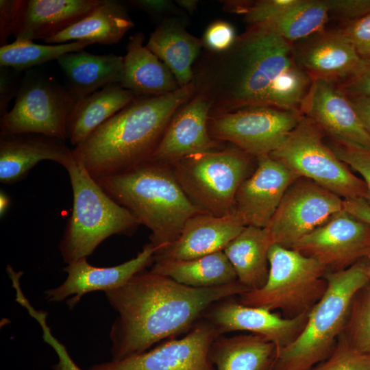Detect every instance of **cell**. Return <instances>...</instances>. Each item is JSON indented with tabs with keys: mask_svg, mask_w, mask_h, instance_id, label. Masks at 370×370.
<instances>
[{
	"mask_svg": "<svg viewBox=\"0 0 370 370\" xmlns=\"http://www.w3.org/2000/svg\"><path fill=\"white\" fill-rule=\"evenodd\" d=\"M193 72L195 94L210 101V115L259 106L300 112L312 82L293 44L264 24L249 25L225 51H205Z\"/></svg>",
	"mask_w": 370,
	"mask_h": 370,
	"instance_id": "cell-1",
	"label": "cell"
},
{
	"mask_svg": "<svg viewBox=\"0 0 370 370\" xmlns=\"http://www.w3.org/2000/svg\"><path fill=\"white\" fill-rule=\"evenodd\" d=\"M248 291L238 281L199 288L151 270L136 273L122 286L105 292L118 312L109 333L112 360L142 353L188 333L212 304Z\"/></svg>",
	"mask_w": 370,
	"mask_h": 370,
	"instance_id": "cell-2",
	"label": "cell"
},
{
	"mask_svg": "<svg viewBox=\"0 0 370 370\" xmlns=\"http://www.w3.org/2000/svg\"><path fill=\"white\" fill-rule=\"evenodd\" d=\"M195 94L192 82L168 94L136 96L74 147V158L95 179L150 160L173 116Z\"/></svg>",
	"mask_w": 370,
	"mask_h": 370,
	"instance_id": "cell-3",
	"label": "cell"
},
{
	"mask_svg": "<svg viewBox=\"0 0 370 370\" xmlns=\"http://www.w3.org/2000/svg\"><path fill=\"white\" fill-rule=\"evenodd\" d=\"M95 180L149 229L155 252L173 244L190 217L204 213L190 201L168 164L149 160Z\"/></svg>",
	"mask_w": 370,
	"mask_h": 370,
	"instance_id": "cell-4",
	"label": "cell"
},
{
	"mask_svg": "<svg viewBox=\"0 0 370 370\" xmlns=\"http://www.w3.org/2000/svg\"><path fill=\"white\" fill-rule=\"evenodd\" d=\"M328 288L308 314L304 328L285 347L277 349L271 370H311L334 352L341 335L352 299L370 281L367 261L341 271H328Z\"/></svg>",
	"mask_w": 370,
	"mask_h": 370,
	"instance_id": "cell-5",
	"label": "cell"
},
{
	"mask_svg": "<svg viewBox=\"0 0 370 370\" xmlns=\"http://www.w3.org/2000/svg\"><path fill=\"white\" fill-rule=\"evenodd\" d=\"M65 169L73 191V210L59 249L69 264L87 258L112 235L134 234L140 223L130 210L108 195L75 158Z\"/></svg>",
	"mask_w": 370,
	"mask_h": 370,
	"instance_id": "cell-6",
	"label": "cell"
},
{
	"mask_svg": "<svg viewBox=\"0 0 370 370\" xmlns=\"http://www.w3.org/2000/svg\"><path fill=\"white\" fill-rule=\"evenodd\" d=\"M269 271L265 284L239 295L245 306L279 310L285 318L310 311L324 295L326 268L301 252L273 244L269 250Z\"/></svg>",
	"mask_w": 370,
	"mask_h": 370,
	"instance_id": "cell-7",
	"label": "cell"
},
{
	"mask_svg": "<svg viewBox=\"0 0 370 370\" xmlns=\"http://www.w3.org/2000/svg\"><path fill=\"white\" fill-rule=\"evenodd\" d=\"M252 156L238 148L193 154L169 164L190 201L216 217L235 213V197L249 177Z\"/></svg>",
	"mask_w": 370,
	"mask_h": 370,
	"instance_id": "cell-8",
	"label": "cell"
},
{
	"mask_svg": "<svg viewBox=\"0 0 370 370\" xmlns=\"http://www.w3.org/2000/svg\"><path fill=\"white\" fill-rule=\"evenodd\" d=\"M324 133L301 115L297 126L269 156L299 177L313 181L343 199H367L365 183L353 174L330 146Z\"/></svg>",
	"mask_w": 370,
	"mask_h": 370,
	"instance_id": "cell-9",
	"label": "cell"
},
{
	"mask_svg": "<svg viewBox=\"0 0 370 370\" xmlns=\"http://www.w3.org/2000/svg\"><path fill=\"white\" fill-rule=\"evenodd\" d=\"M76 101L55 79L28 70L14 106L1 117L0 134L38 133L67 140V121Z\"/></svg>",
	"mask_w": 370,
	"mask_h": 370,
	"instance_id": "cell-10",
	"label": "cell"
},
{
	"mask_svg": "<svg viewBox=\"0 0 370 370\" xmlns=\"http://www.w3.org/2000/svg\"><path fill=\"white\" fill-rule=\"evenodd\" d=\"M302 114L271 107H251L210 115L208 130L254 158L270 155L297 126Z\"/></svg>",
	"mask_w": 370,
	"mask_h": 370,
	"instance_id": "cell-11",
	"label": "cell"
},
{
	"mask_svg": "<svg viewBox=\"0 0 370 370\" xmlns=\"http://www.w3.org/2000/svg\"><path fill=\"white\" fill-rule=\"evenodd\" d=\"M343 200L310 180L297 178L266 227L273 243L293 249L304 236L343 210Z\"/></svg>",
	"mask_w": 370,
	"mask_h": 370,
	"instance_id": "cell-12",
	"label": "cell"
},
{
	"mask_svg": "<svg viewBox=\"0 0 370 370\" xmlns=\"http://www.w3.org/2000/svg\"><path fill=\"white\" fill-rule=\"evenodd\" d=\"M222 335L201 319L184 336L165 340L142 353L96 364L88 370H216L210 348Z\"/></svg>",
	"mask_w": 370,
	"mask_h": 370,
	"instance_id": "cell-13",
	"label": "cell"
},
{
	"mask_svg": "<svg viewBox=\"0 0 370 370\" xmlns=\"http://www.w3.org/2000/svg\"><path fill=\"white\" fill-rule=\"evenodd\" d=\"M328 271L345 269L370 252V225L344 209L300 239L293 248Z\"/></svg>",
	"mask_w": 370,
	"mask_h": 370,
	"instance_id": "cell-14",
	"label": "cell"
},
{
	"mask_svg": "<svg viewBox=\"0 0 370 370\" xmlns=\"http://www.w3.org/2000/svg\"><path fill=\"white\" fill-rule=\"evenodd\" d=\"M300 112L310 118L334 143L370 151V135L349 98L337 84L314 79Z\"/></svg>",
	"mask_w": 370,
	"mask_h": 370,
	"instance_id": "cell-15",
	"label": "cell"
},
{
	"mask_svg": "<svg viewBox=\"0 0 370 370\" xmlns=\"http://www.w3.org/2000/svg\"><path fill=\"white\" fill-rule=\"evenodd\" d=\"M232 297L212 304L202 319L214 325L223 335L226 332L245 331L261 335L273 343L277 349L291 344L304 328L309 312L295 318L264 308L245 306Z\"/></svg>",
	"mask_w": 370,
	"mask_h": 370,
	"instance_id": "cell-16",
	"label": "cell"
},
{
	"mask_svg": "<svg viewBox=\"0 0 370 370\" xmlns=\"http://www.w3.org/2000/svg\"><path fill=\"white\" fill-rule=\"evenodd\" d=\"M155 247L151 243L145 245L136 257L119 265L98 267L90 264L87 258L69 263L64 269L67 273L64 282L56 288L45 292L49 302H60L66 299L70 309L73 308L86 293L119 288L136 273L152 266Z\"/></svg>",
	"mask_w": 370,
	"mask_h": 370,
	"instance_id": "cell-17",
	"label": "cell"
},
{
	"mask_svg": "<svg viewBox=\"0 0 370 370\" xmlns=\"http://www.w3.org/2000/svg\"><path fill=\"white\" fill-rule=\"evenodd\" d=\"M256 159V169L237 190L235 213L246 225L265 228L286 190L299 177L269 155Z\"/></svg>",
	"mask_w": 370,
	"mask_h": 370,
	"instance_id": "cell-18",
	"label": "cell"
},
{
	"mask_svg": "<svg viewBox=\"0 0 370 370\" xmlns=\"http://www.w3.org/2000/svg\"><path fill=\"white\" fill-rule=\"evenodd\" d=\"M293 45L299 65L312 80L321 79L339 84L354 75L363 58L340 28L323 30Z\"/></svg>",
	"mask_w": 370,
	"mask_h": 370,
	"instance_id": "cell-19",
	"label": "cell"
},
{
	"mask_svg": "<svg viewBox=\"0 0 370 370\" xmlns=\"http://www.w3.org/2000/svg\"><path fill=\"white\" fill-rule=\"evenodd\" d=\"M210 101L195 95L173 116L150 160L171 164L184 157L218 149L209 132Z\"/></svg>",
	"mask_w": 370,
	"mask_h": 370,
	"instance_id": "cell-20",
	"label": "cell"
},
{
	"mask_svg": "<svg viewBox=\"0 0 370 370\" xmlns=\"http://www.w3.org/2000/svg\"><path fill=\"white\" fill-rule=\"evenodd\" d=\"M66 140L38 133L0 134V182L13 184L25 179L42 160L64 168L73 159Z\"/></svg>",
	"mask_w": 370,
	"mask_h": 370,
	"instance_id": "cell-21",
	"label": "cell"
},
{
	"mask_svg": "<svg viewBox=\"0 0 370 370\" xmlns=\"http://www.w3.org/2000/svg\"><path fill=\"white\" fill-rule=\"evenodd\" d=\"M247 226L236 213L216 217L199 213L185 223L177 239L154 254V261L190 260L218 251Z\"/></svg>",
	"mask_w": 370,
	"mask_h": 370,
	"instance_id": "cell-22",
	"label": "cell"
},
{
	"mask_svg": "<svg viewBox=\"0 0 370 370\" xmlns=\"http://www.w3.org/2000/svg\"><path fill=\"white\" fill-rule=\"evenodd\" d=\"M101 0H21L16 38L42 40L90 13Z\"/></svg>",
	"mask_w": 370,
	"mask_h": 370,
	"instance_id": "cell-23",
	"label": "cell"
},
{
	"mask_svg": "<svg viewBox=\"0 0 370 370\" xmlns=\"http://www.w3.org/2000/svg\"><path fill=\"white\" fill-rule=\"evenodd\" d=\"M144 39L140 32L130 37L119 84L136 96H159L180 88L167 66L143 45Z\"/></svg>",
	"mask_w": 370,
	"mask_h": 370,
	"instance_id": "cell-24",
	"label": "cell"
},
{
	"mask_svg": "<svg viewBox=\"0 0 370 370\" xmlns=\"http://www.w3.org/2000/svg\"><path fill=\"white\" fill-rule=\"evenodd\" d=\"M175 76L180 87L193 81V66L204 47L201 39L190 33L177 18L164 19L151 34L145 45Z\"/></svg>",
	"mask_w": 370,
	"mask_h": 370,
	"instance_id": "cell-25",
	"label": "cell"
},
{
	"mask_svg": "<svg viewBox=\"0 0 370 370\" xmlns=\"http://www.w3.org/2000/svg\"><path fill=\"white\" fill-rule=\"evenodd\" d=\"M57 61L76 101L121 79L123 57L112 53L95 55L81 50L64 54Z\"/></svg>",
	"mask_w": 370,
	"mask_h": 370,
	"instance_id": "cell-26",
	"label": "cell"
},
{
	"mask_svg": "<svg viewBox=\"0 0 370 370\" xmlns=\"http://www.w3.org/2000/svg\"><path fill=\"white\" fill-rule=\"evenodd\" d=\"M122 4L101 0L87 16L61 32L43 40L46 43L62 44L75 40L112 45L119 42L134 27Z\"/></svg>",
	"mask_w": 370,
	"mask_h": 370,
	"instance_id": "cell-27",
	"label": "cell"
},
{
	"mask_svg": "<svg viewBox=\"0 0 370 370\" xmlns=\"http://www.w3.org/2000/svg\"><path fill=\"white\" fill-rule=\"evenodd\" d=\"M136 97L119 84H112L77 100L68 119L67 140L75 147Z\"/></svg>",
	"mask_w": 370,
	"mask_h": 370,
	"instance_id": "cell-28",
	"label": "cell"
},
{
	"mask_svg": "<svg viewBox=\"0 0 370 370\" xmlns=\"http://www.w3.org/2000/svg\"><path fill=\"white\" fill-rule=\"evenodd\" d=\"M273 244L266 227L247 225L224 249L238 281L249 291L259 289L267 282L268 254Z\"/></svg>",
	"mask_w": 370,
	"mask_h": 370,
	"instance_id": "cell-29",
	"label": "cell"
},
{
	"mask_svg": "<svg viewBox=\"0 0 370 370\" xmlns=\"http://www.w3.org/2000/svg\"><path fill=\"white\" fill-rule=\"evenodd\" d=\"M277 347L256 334L219 336L210 348L216 370H271Z\"/></svg>",
	"mask_w": 370,
	"mask_h": 370,
	"instance_id": "cell-30",
	"label": "cell"
},
{
	"mask_svg": "<svg viewBox=\"0 0 370 370\" xmlns=\"http://www.w3.org/2000/svg\"><path fill=\"white\" fill-rule=\"evenodd\" d=\"M150 270L193 288H212L238 281L223 251L190 260L154 261Z\"/></svg>",
	"mask_w": 370,
	"mask_h": 370,
	"instance_id": "cell-31",
	"label": "cell"
},
{
	"mask_svg": "<svg viewBox=\"0 0 370 370\" xmlns=\"http://www.w3.org/2000/svg\"><path fill=\"white\" fill-rule=\"evenodd\" d=\"M329 14L325 0H297L276 19L264 25L293 44L324 30Z\"/></svg>",
	"mask_w": 370,
	"mask_h": 370,
	"instance_id": "cell-32",
	"label": "cell"
},
{
	"mask_svg": "<svg viewBox=\"0 0 370 370\" xmlns=\"http://www.w3.org/2000/svg\"><path fill=\"white\" fill-rule=\"evenodd\" d=\"M94 44L87 40H75L57 45H38L32 40L16 38L12 43L0 47V66L13 68L18 71L53 60L64 54L84 50Z\"/></svg>",
	"mask_w": 370,
	"mask_h": 370,
	"instance_id": "cell-33",
	"label": "cell"
},
{
	"mask_svg": "<svg viewBox=\"0 0 370 370\" xmlns=\"http://www.w3.org/2000/svg\"><path fill=\"white\" fill-rule=\"evenodd\" d=\"M341 335L355 349L370 354V281L353 297Z\"/></svg>",
	"mask_w": 370,
	"mask_h": 370,
	"instance_id": "cell-34",
	"label": "cell"
},
{
	"mask_svg": "<svg viewBox=\"0 0 370 370\" xmlns=\"http://www.w3.org/2000/svg\"><path fill=\"white\" fill-rule=\"evenodd\" d=\"M297 0H258L231 1L225 3L227 10L231 12L241 14L249 25L270 23L288 8Z\"/></svg>",
	"mask_w": 370,
	"mask_h": 370,
	"instance_id": "cell-35",
	"label": "cell"
},
{
	"mask_svg": "<svg viewBox=\"0 0 370 370\" xmlns=\"http://www.w3.org/2000/svg\"><path fill=\"white\" fill-rule=\"evenodd\" d=\"M311 370H370V354L355 349L341 335L330 356Z\"/></svg>",
	"mask_w": 370,
	"mask_h": 370,
	"instance_id": "cell-36",
	"label": "cell"
},
{
	"mask_svg": "<svg viewBox=\"0 0 370 370\" xmlns=\"http://www.w3.org/2000/svg\"><path fill=\"white\" fill-rule=\"evenodd\" d=\"M236 37L235 29L230 23L217 20L208 26L201 40L206 50L221 53L232 46Z\"/></svg>",
	"mask_w": 370,
	"mask_h": 370,
	"instance_id": "cell-37",
	"label": "cell"
},
{
	"mask_svg": "<svg viewBox=\"0 0 370 370\" xmlns=\"http://www.w3.org/2000/svg\"><path fill=\"white\" fill-rule=\"evenodd\" d=\"M330 147L341 161L362 177L367 189V201L370 204V151L336 143Z\"/></svg>",
	"mask_w": 370,
	"mask_h": 370,
	"instance_id": "cell-38",
	"label": "cell"
},
{
	"mask_svg": "<svg viewBox=\"0 0 370 370\" xmlns=\"http://www.w3.org/2000/svg\"><path fill=\"white\" fill-rule=\"evenodd\" d=\"M362 58L370 59V14L356 21L345 22L341 28Z\"/></svg>",
	"mask_w": 370,
	"mask_h": 370,
	"instance_id": "cell-39",
	"label": "cell"
},
{
	"mask_svg": "<svg viewBox=\"0 0 370 370\" xmlns=\"http://www.w3.org/2000/svg\"><path fill=\"white\" fill-rule=\"evenodd\" d=\"M330 14L345 22L361 18L370 14V0H325Z\"/></svg>",
	"mask_w": 370,
	"mask_h": 370,
	"instance_id": "cell-40",
	"label": "cell"
},
{
	"mask_svg": "<svg viewBox=\"0 0 370 370\" xmlns=\"http://www.w3.org/2000/svg\"><path fill=\"white\" fill-rule=\"evenodd\" d=\"M338 86L348 97H370V59L363 58L357 72Z\"/></svg>",
	"mask_w": 370,
	"mask_h": 370,
	"instance_id": "cell-41",
	"label": "cell"
},
{
	"mask_svg": "<svg viewBox=\"0 0 370 370\" xmlns=\"http://www.w3.org/2000/svg\"><path fill=\"white\" fill-rule=\"evenodd\" d=\"M21 71L8 66L0 69V116L8 112L10 101L16 97L21 79Z\"/></svg>",
	"mask_w": 370,
	"mask_h": 370,
	"instance_id": "cell-42",
	"label": "cell"
},
{
	"mask_svg": "<svg viewBox=\"0 0 370 370\" xmlns=\"http://www.w3.org/2000/svg\"><path fill=\"white\" fill-rule=\"evenodd\" d=\"M21 0L0 1V45L4 46L14 35L18 24Z\"/></svg>",
	"mask_w": 370,
	"mask_h": 370,
	"instance_id": "cell-43",
	"label": "cell"
},
{
	"mask_svg": "<svg viewBox=\"0 0 370 370\" xmlns=\"http://www.w3.org/2000/svg\"><path fill=\"white\" fill-rule=\"evenodd\" d=\"M128 2L132 5L154 16H160L169 12H177V9L173 3L167 0H133Z\"/></svg>",
	"mask_w": 370,
	"mask_h": 370,
	"instance_id": "cell-44",
	"label": "cell"
},
{
	"mask_svg": "<svg viewBox=\"0 0 370 370\" xmlns=\"http://www.w3.org/2000/svg\"><path fill=\"white\" fill-rule=\"evenodd\" d=\"M45 341L53 347L58 356V362L52 367L53 370H82L71 358L64 346L51 332L46 334Z\"/></svg>",
	"mask_w": 370,
	"mask_h": 370,
	"instance_id": "cell-45",
	"label": "cell"
},
{
	"mask_svg": "<svg viewBox=\"0 0 370 370\" xmlns=\"http://www.w3.org/2000/svg\"><path fill=\"white\" fill-rule=\"evenodd\" d=\"M344 210L370 225V204L364 198L343 200Z\"/></svg>",
	"mask_w": 370,
	"mask_h": 370,
	"instance_id": "cell-46",
	"label": "cell"
},
{
	"mask_svg": "<svg viewBox=\"0 0 370 370\" xmlns=\"http://www.w3.org/2000/svg\"><path fill=\"white\" fill-rule=\"evenodd\" d=\"M363 126L370 135V97H349Z\"/></svg>",
	"mask_w": 370,
	"mask_h": 370,
	"instance_id": "cell-47",
	"label": "cell"
},
{
	"mask_svg": "<svg viewBox=\"0 0 370 370\" xmlns=\"http://www.w3.org/2000/svg\"><path fill=\"white\" fill-rule=\"evenodd\" d=\"M178 5L186 12L193 14L197 8L198 1L197 0H177Z\"/></svg>",
	"mask_w": 370,
	"mask_h": 370,
	"instance_id": "cell-48",
	"label": "cell"
},
{
	"mask_svg": "<svg viewBox=\"0 0 370 370\" xmlns=\"http://www.w3.org/2000/svg\"><path fill=\"white\" fill-rule=\"evenodd\" d=\"M10 204V199L4 191L0 192V215L3 217L7 212Z\"/></svg>",
	"mask_w": 370,
	"mask_h": 370,
	"instance_id": "cell-49",
	"label": "cell"
},
{
	"mask_svg": "<svg viewBox=\"0 0 370 370\" xmlns=\"http://www.w3.org/2000/svg\"><path fill=\"white\" fill-rule=\"evenodd\" d=\"M367 273L368 275V277L370 280V252L369 255L367 256Z\"/></svg>",
	"mask_w": 370,
	"mask_h": 370,
	"instance_id": "cell-50",
	"label": "cell"
}]
</instances>
